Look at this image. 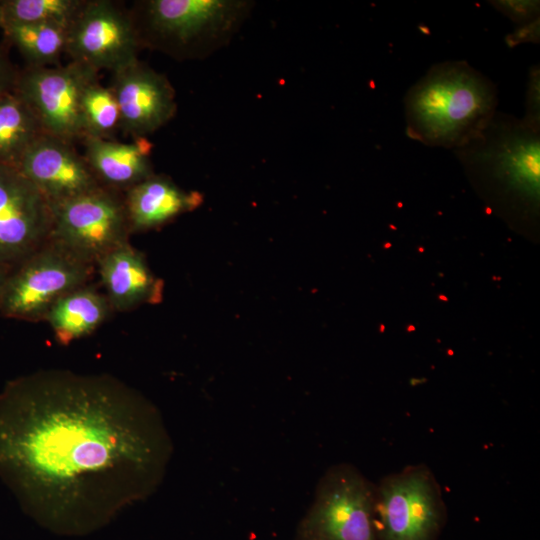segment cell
Returning <instances> with one entry per match:
<instances>
[{
	"label": "cell",
	"mask_w": 540,
	"mask_h": 540,
	"mask_svg": "<svg viewBox=\"0 0 540 540\" xmlns=\"http://www.w3.org/2000/svg\"><path fill=\"white\" fill-rule=\"evenodd\" d=\"M415 330H416V327H415L413 324H409V325L407 326V331H408V332H413V331H415Z\"/></svg>",
	"instance_id": "83f0119b"
},
{
	"label": "cell",
	"mask_w": 540,
	"mask_h": 540,
	"mask_svg": "<svg viewBox=\"0 0 540 540\" xmlns=\"http://www.w3.org/2000/svg\"><path fill=\"white\" fill-rule=\"evenodd\" d=\"M446 520L441 487L426 465L407 466L376 484L377 540H438Z\"/></svg>",
	"instance_id": "5b68a950"
},
{
	"label": "cell",
	"mask_w": 540,
	"mask_h": 540,
	"mask_svg": "<svg viewBox=\"0 0 540 540\" xmlns=\"http://www.w3.org/2000/svg\"><path fill=\"white\" fill-rule=\"evenodd\" d=\"M98 71L70 61L19 70L14 90L30 106L45 134L73 143L83 139L81 99Z\"/></svg>",
	"instance_id": "ba28073f"
},
{
	"label": "cell",
	"mask_w": 540,
	"mask_h": 540,
	"mask_svg": "<svg viewBox=\"0 0 540 540\" xmlns=\"http://www.w3.org/2000/svg\"><path fill=\"white\" fill-rule=\"evenodd\" d=\"M129 229L124 202L100 186L53 206L49 241L93 263L126 243Z\"/></svg>",
	"instance_id": "52a82bcc"
},
{
	"label": "cell",
	"mask_w": 540,
	"mask_h": 540,
	"mask_svg": "<svg viewBox=\"0 0 540 540\" xmlns=\"http://www.w3.org/2000/svg\"><path fill=\"white\" fill-rule=\"evenodd\" d=\"M497 89L466 61L433 65L404 99L407 134L425 145L457 149L495 115Z\"/></svg>",
	"instance_id": "7a4b0ae2"
},
{
	"label": "cell",
	"mask_w": 540,
	"mask_h": 540,
	"mask_svg": "<svg viewBox=\"0 0 540 540\" xmlns=\"http://www.w3.org/2000/svg\"><path fill=\"white\" fill-rule=\"evenodd\" d=\"M507 43L511 46L523 42L539 41V20L528 25H523L517 28L511 35L507 37Z\"/></svg>",
	"instance_id": "cb8c5ba5"
},
{
	"label": "cell",
	"mask_w": 540,
	"mask_h": 540,
	"mask_svg": "<svg viewBox=\"0 0 540 540\" xmlns=\"http://www.w3.org/2000/svg\"><path fill=\"white\" fill-rule=\"evenodd\" d=\"M418 251H419V253H423L425 251V248L424 247H419Z\"/></svg>",
	"instance_id": "f546056e"
},
{
	"label": "cell",
	"mask_w": 540,
	"mask_h": 540,
	"mask_svg": "<svg viewBox=\"0 0 540 540\" xmlns=\"http://www.w3.org/2000/svg\"><path fill=\"white\" fill-rule=\"evenodd\" d=\"M141 44L129 11L109 0H86L69 27L70 61L116 72L138 60Z\"/></svg>",
	"instance_id": "9c48e42d"
},
{
	"label": "cell",
	"mask_w": 540,
	"mask_h": 540,
	"mask_svg": "<svg viewBox=\"0 0 540 540\" xmlns=\"http://www.w3.org/2000/svg\"><path fill=\"white\" fill-rule=\"evenodd\" d=\"M391 247H392V244H391L390 242H386V243H384V245H383V248H384V249H390Z\"/></svg>",
	"instance_id": "f1b7e54d"
},
{
	"label": "cell",
	"mask_w": 540,
	"mask_h": 540,
	"mask_svg": "<svg viewBox=\"0 0 540 540\" xmlns=\"http://www.w3.org/2000/svg\"><path fill=\"white\" fill-rule=\"evenodd\" d=\"M53 206L17 167L0 165V264L15 268L49 241Z\"/></svg>",
	"instance_id": "30bf717a"
},
{
	"label": "cell",
	"mask_w": 540,
	"mask_h": 540,
	"mask_svg": "<svg viewBox=\"0 0 540 540\" xmlns=\"http://www.w3.org/2000/svg\"><path fill=\"white\" fill-rule=\"evenodd\" d=\"M111 310L107 297L89 287L77 288L61 297L44 319L60 343L68 344L93 332Z\"/></svg>",
	"instance_id": "2e32d148"
},
{
	"label": "cell",
	"mask_w": 540,
	"mask_h": 540,
	"mask_svg": "<svg viewBox=\"0 0 540 540\" xmlns=\"http://www.w3.org/2000/svg\"><path fill=\"white\" fill-rule=\"evenodd\" d=\"M43 133L34 112L15 90L0 98V165L18 167L27 149Z\"/></svg>",
	"instance_id": "e0dca14e"
},
{
	"label": "cell",
	"mask_w": 540,
	"mask_h": 540,
	"mask_svg": "<svg viewBox=\"0 0 540 540\" xmlns=\"http://www.w3.org/2000/svg\"><path fill=\"white\" fill-rule=\"evenodd\" d=\"M252 6L245 0H146L130 14L141 47L194 60L228 44Z\"/></svg>",
	"instance_id": "3957f363"
},
{
	"label": "cell",
	"mask_w": 540,
	"mask_h": 540,
	"mask_svg": "<svg viewBox=\"0 0 540 540\" xmlns=\"http://www.w3.org/2000/svg\"><path fill=\"white\" fill-rule=\"evenodd\" d=\"M85 2L86 0H1L3 26L53 24L69 30Z\"/></svg>",
	"instance_id": "d6986e66"
},
{
	"label": "cell",
	"mask_w": 540,
	"mask_h": 540,
	"mask_svg": "<svg viewBox=\"0 0 540 540\" xmlns=\"http://www.w3.org/2000/svg\"><path fill=\"white\" fill-rule=\"evenodd\" d=\"M376 484L354 465L338 463L320 477L295 540H377Z\"/></svg>",
	"instance_id": "277c9868"
},
{
	"label": "cell",
	"mask_w": 540,
	"mask_h": 540,
	"mask_svg": "<svg viewBox=\"0 0 540 540\" xmlns=\"http://www.w3.org/2000/svg\"><path fill=\"white\" fill-rule=\"evenodd\" d=\"M201 201L198 192H186L167 177L152 174L128 189L124 204L130 229L143 230L193 210Z\"/></svg>",
	"instance_id": "9a60e30c"
},
{
	"label": "cell",
	"mask_w": 540,
	"mask_h": 540,
	"mask_svg": "<svg viewBox=\"0 0 540 540\" xmlns=\"http://www.w3.org/2000/svg\"><path fill=\"white\" fill-rule=\"evenodd\" d=\"M18 73L9 56V45L0 44V98L14 90Z\"/></svg>",
	"instance_id": "603a6c76"
},
{
	"label": "cell",
	"mask_w": 540,
	"mask_h": 540,
	"mask_svg": "<svg viewBox=\"0 0 540 540\" xmlns=\"http://www.w3.org/2000/svg\"><path fill=\"white\" fill-rule=\"evenodd\" d=\"M110 89L119 107L120 129L134 138H146L176 113L169 80L139 60L113 72Z\"/></svg>",
	"instance_id": "8fae6325"
},
{
	"label": "cell",
	"mask_w": 540,
	"mask_h": 540,
	"mask_svg": "<svg viewBox=\"0 0 540 540\" xmlns=\"http://www.w3.org/2000/svg\"><path fill=\"white\" fill-rule=\"evenodd\" d=\"M529 81L526 93V114L522 119L525 124L540 130V112H539V68L532 67L529 74Z\"/></svg>",
	"instance_id": "7402d4cb"
},
{
	"label": "cell",
	"mask_w": 540,
	"mask_h": 540,
	"mask_svg": "<svg viewBox=\"0 0 540 540\" xmlns=\"http://www.w3.org/2000/svg\"><path fill=\"white\" fill-rule=\"evenodd\" d=\"M81 118L83 139H110L120 129V112L115 96L110 87L102 86L98 79L83 92Z\"/></svg>",
	"instance_id": "ffe728a7"
},
{
	"label": "cell",
	"mask_w": 540,
	"mask_h": 540,
	"mask_svg": "<svg viewBox=\"0 0 540 540\" xmlns=\"http://www.w3.org/2000/svg\"><path fill=\"white\" fill-rule=\"evenodd\" d=\"M2 26H3V9H2V4L0 0V28H2Z\"/></svg>",
	"instance_id": "484cf974"
},
{
	"label": "cell",
	"mask_w": 540,
	"mask_h": 540,
	"mask_svg": "<svg viewBox=\"0 0 540 540\" xmlns=\"http://www.w3.org/2000/svg\"><path fill=\"white\" fill-rule=\"evenodd\" d=\"M12 268L0 264V297Z\"/></svg>",
	"instance_id": "d4e9b609"
},
{
	"label": "cell",
	"mask_w": 540,
	"mask_h": 540,
	"mask_svg": "<svg viewBox=\"0 0 540 540\" xmlns=\"http://www.w3.org/2000/svg\"><path fill=\"white\" fill-rule=\"evenodd\" d=\"M172 454L158 408L112 375L40 370L0 391V479L54 534H91L152 496Z\"/></svg>",
	"instance_id": "6da1fadb"
},
{
	"label": "cell",
	"mask_w": 540,
	"mask_h": 540,
	"mask_svg": "<svg viewBox=\"0 0 540 540\" xmlns=\"http://www.w3.org/2000/svg\"><path fill=\"white\" fill-rule=\"evenodd\" d=\"M498 11L509 17L520 26L539 20L538 1H491Z\"/></svg>",
	"instance_id": "44dd1931"
},
{
	"label": "cell",
	"mask_w": 540,
	"mask_h": 540,
	"mask_svg": "<svg viewBox=\"0 0 540 540\" xmlns=\"http://www.w3.org/2000/svg\"><path fill=\"white\" fill-rule=\"evenodd\" d=\"M83 142L84 157L100 184L129 189L153 174V146L145 137L132 143L100 138H84Z\"/></svg>",
	"instance_id": "5bb4252c"
},
{
	"label": "cell",
	"mask_w": 540,
	"mask_h": 540,
	"mask_svg": "<svg viewBox=\"0 0 540 540\" xmlns=\"http://www.w3.org/2000/svg\"><path fill=\"white\" fill-rule=\"evenodd\" d=\"M385 330V325L384 324H381L380 325V331L383 332Z\"/></svg>",
	"instance_id": "4dcf8cb0"
},
{
	"label": "cell",
	"mask_w": 540,
	"mask_h": 540,
	"mask_svg": "<svg viewBox=\"0 0 540 540\" xmlns=\"http://www.w3.org/2000/svg\"><path fill=\"white\" fill-rule=\"evenodd\" d=\"M5 42L14 46L29 67H50L66 52L68 29L53 24H7Z\"/></svg>",
	"instance_id": "ac0fdd59"
},
{
	"label": "cell",
	"mask_w": 540,
	"mask_h": 540,
	"mask_svg": "<svg viewBox=\"0 0 540 540\" xmlns=\"http://www.w3.org/2000/svg\"><path fill=\"white\" fill-rule=\"evenodd\" d=\"M52 206L101 186L71 142L41 134L17 167Z\"/></svg>",
	"instance_id": "7c38bea8"
},
{
	"label": "cell",
	"mask_w": 540,
	"mask_h": 540,
	"mask_svg": "<svg viewBox=\"0 0 540 540\" xmlns=\"http://www.w3.org/2000/svg\"><path fill=\"white\" fill-rule=\"evenodd\" d=\"M97 264L111 309L126 311L160 299L162 285L128 242L103 255Z\"/></svg>",
	"instance_id": "4fadbf2b"
},
{
	"label": "cell",
	"mask_w": 540,
	"mask_h": 540,
	"mask_svg": "<svg viewBox=\"0 0 540 540\" xmlns=\"http://www.w3.org/2000/svg\"><path fill=\"white\" fill-rule=\"evenodd\" d=\"M92 269V263L48 241L10 272L0 297V314L26 321L43 319L56 301L84 285Z\"/></svg>",
	"instance_id": "8992f818"
},
{
	"label": "cell",
	"mask_w": 540,
	"mask_h": 540,
	"mask_svg": "<svg viewBox=\"0 0 540 540\" xmlns=\"http://www.w3.org/2000/svg\"><path fill=\"white\" fill-rule=\"evenodd\" d=\"M438 299H439L440 301H443V302H448V301H449V298H448L446 295H444V294L438 295Z\"/></svg>",
	"instance_id": "4316f807"
}]
</instances>
